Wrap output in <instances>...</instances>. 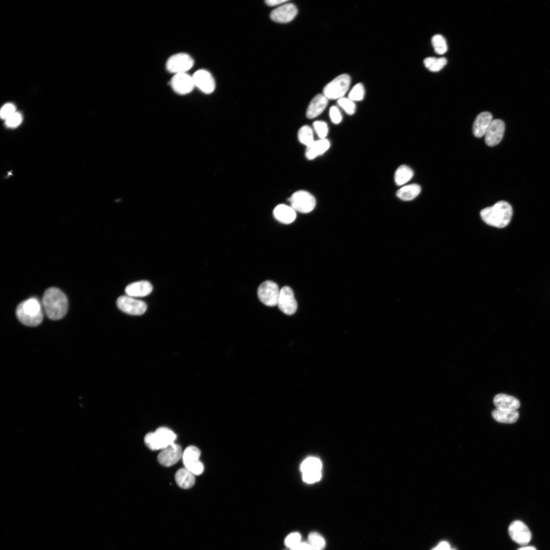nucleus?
<instances>
[{"mask_svg":"<svg viewBox=\"0 0 550 550\" xmlns=\"http://www.w3.org/2000/svg\"><path fill=\"white\" fill-rule=\"evenodd\" d=\"M42 305L46 316L52 320L62 318L68 310V299L65 293L56 287L47 289L44 292Z\"/></svg>","mask_w":550,"mask_h":550,"instance_id":"nucleus-1","label":"nucleus"},{"mask_svg":"<svg viewBox=\"0 0 550 550\" xmlns=\"http://www.w3.org/2000/svg\"><path fill=\"white\" fill-rule=\"evenodd\" d=\"M512 214L511 206L505 201H500L480 211L481 217L485 223L499 228L505 227L509 224Z\"/></svg>","mask_w":550,"mask_h":550,"instance_id":"nucleus-2","label":"nucleus"},{"mask_svg":"<svg viewBox=\"0 0 550 550\" xmlns=\"http://www.w3.org/2000/svg\"><path fill=\"white\" fill-rule=\"evenodd\" d=\"M42 303L35 297H31L20 302L16 310V315L22 324L36 326L42 322L43 311Z\"/></svg>","mask_w":550,"mask_h":550,"instance_id":"nucleus-3","label":"nucleus"},{"mask_svg":"<svg viewBox=\"0 0 550 550\" xmlns=\"http://www.w3.org/2000/svg\"><path fill=\"white\" fill-rule=\"evenodd\" d=\"M176 437V435L170 429L161 427L155 432L147 433L144 437V442L152 450H163L175 443Z\"/></svg>","mask_w":550,"mask_h":550,"instance_id":"nucleus-4","label":"nucleus"},{"mask_svg":"<svg viewBox=\"0 0 550 550\" xmlns=\"http://www.w3.org/2000/svg\"><path fill=\"white\" fill-rule=\"evenodd\" d=\"M351 79L347 74H342L335 78L323 89V94L328 99H339L343 98L349 89Z\"/></svg>","mask_w":550,"mask_h":550,"instance_id":"nucleus-5","label":"nucleus"},{"mask_svg":"<svg viewBox=\"0 0 550 550\" xmlns=\"http://www.w3.org/2000/svg\"><path fill=\"white\" fill-rule=\"evenodd\" d=\"M291 207L295 211L307 213L312 211L316 205V199L309 192L299 190L294 193L289 198Z\"/></svg>","mask_w":550,"mask_h":550,"instance_id":"nucleus-6","label":"nucleus"},{"mask_svg":"<svg viewBox=\"0 0 550 550\" xmlns=\"http://www.w3.org/2000/svg\"><path fill=\"white\" fill-rule=\"evenodd\" d=\"M194 61L186 53H178L171 56L167 60V70L174 74L187 73L192 68Z\"/></svg>","mask_w":550,"mask_h":550,"instance_id":"nucleus-7","label":"nucleus"},{"mask_svg":"<svg viewBox=\"0 0 550 550\" xmlns=\"http://www.w3.org/2000/svg\"><path fill=\"white\" fill-rule=\"evenodd\" d=\"M278 285L273 281L267 280L258 287L257 294L259 300L265 305L274 307L277 305L280 294Z\"/></svg>","mask_w":550,"mask_h":550,"instance_id":"nucleus-8","label":"nucleus"},{"mask_svg":"<svg viewBox=\"0 0 550 550\" xmlns=\"http://www.w3.org/2000/svg\"><path fill=\"white\" fill-rule=\"evenodd\" d=\"M200 455V450L194 446L187 447L182 454V458L184 468L195 475H200L204 471V465L199 460Z\"/></svg>","mask_w":550,"mask_h":550,"instance_id":"nucleus-9","label":"nucleus"},{"mask_svg":"<svg viewBox=\"0 0 550 550\" xmlns=\"http://www.w3.org/2000/svg\"><path fill=\"white\" fill-rule=\"evenodd\" d=\"M118 308L123 312L132 315H141L146 311V304L141 300L128 295H122L116 301Z\"/></svg>","mask_w":550,"mask_h":550,"instance_id":"nucleus-10","label":"nucleus"},{"mask_svg":"<svg viewBox=\"0 0 550 550\" xmlns=\"http://www.w3.org/2000/svg\"><path fill=\"white\" fill-rule=\"evenodd\" d=\"M277 306L285 314L291 315L295 313L297 305L290 287L284 286L280 289Z\"/></svg>","mask_w":550,"mask_h":550,"instance_id":"nucleus-11","label":"nucleus"},{"mask_svg":"<svg viewBox=\"0 0 550 550\" xmlns=\"http://www.w3.org/2000/svg\"><path fill=\"white\" fill-rule=\"evenodd\" d=\"M508 532L511 539L520 545L527 544L532 538L529 528L520 520H515L511 522L509 526Z\"/></svg>","mask_w":550,"mask_h":550,"instance_id":"nucleus-12","label":"nucleus"},{"mask_svg":"<svg viewBox=\"0 0 550 550\" xmlns=\"http://www.w3.org/2000/svg\"><path fill=\"white\" fill-rule=\"evenodd\" d=\"M182 454L180 446L174 443L162 450L158 455L157 460L163 466H171L180 459Z\"/></svg>","mask_w":550,"mask_h":550,"instance_id":"nucleus-13","label":"nucleus"},{"mask_svg":"<svg viewBox=\"0 0 550 550\" xmlns=\"http://www.w3.org/2000/svg\"><path fill=\"white\" fill-rule=\"evenodd\" d=\"M170 84L174 92L180 95L187 94L195 87L193 76L187 73L174 74Z\"/></svg>","mask_w":550,"mask_h":550,"instance_id":"nucleus-14","label":"nucleus"},{"mask_svg":"<svg viewBox=\"0 0 550 550\" xmlns=\"http://www.w3.org/2000/svg\"><path fill=\"white\" fill-rule=\"evenodd\" d=\"M505 129V123L501 119H493L485 134V142L490 147L494 146L501 141Z\"/></svg>","mask_w":550,"mask_h":550,"instance_id":"nucleus-15","label":"nucleus"},{"mask_svg":"<svg viewBox=\"0 0 550 550\" xmlns=\"http://www.w3.org/2000/svg\"><path fill=\"white\" fill-rule=\"evenodd\" d=\"M297 13L296 7L293 4L286 3L272 10L270 17L277 22L287 23L292 20Z\"/></svg>","mask_w":550,"mask_h":550,"instance_id":"nucleus-16","label":"nucleus"},{"mask_svg":"<svg viewBox=\"0 0 550 550\" xmlns=\"http://www.w3.org/2000/svg\"><path fill=\"white\" fill-rule=\"evenodd\" d=\"M192 76L195 86L202 92L210 94L214 90L215 87L214 79L208 71L204 69L197 70Z\"/></svg>","mask_w":550,"mask_h":550,"instance_id":"nucleus-17","label":"nucleus"},{"mask_svg":"<svg viewBox=\"0 0 550 550\" xmlns=\"http://www.w3.org/2000/svg\"><path fill=\"white\" fill-rule=\"evenodd\" d=\"M153 287L147 281H140L132 283L127 286L125 292L127 295L133 297H144L150 294Z\"/></svg>","mask_w":550,"mask_h":550,"instance_id":"nucleus-18","label":"nucleus"},{"mask_svg":"<svg viewBox=\"0 0 550 550\" xmlns=\"http://www.w3.org/2000/svg\"><path fill=\"white\" fill-rule=\"evenodd\" d=\"M492 120V116L489 112H483L478 114L473 126V132L474 135L477 138H481L485 135Z\"/></svg>","mask_w":550,"mask_h":550,"instance_id":"nucleus-19","label":"nucleus"},{"mask_svg":"<svg viewBox=\"0 0 550 550\" xmlns=\"http://www.w3.org/2000/svg\"><path fill=\"white\" fill-rule=\"evenodd\" d=\"M328 100L323 94L316 95L307 108V117L309 119H313L321 114L326 107Z\"/></svg>","mask_w":550,"mask_h":550,"instance_id":"nucleus-20","label":"nucleus"},{"mask_svg":"<svg viewBox=\"0 0 550 550\" xmlns=\"http://www.w3.org/2000/svg\"><path fill=\"white\" fill-rule=\"evenodd\" d=\"M493 403L497 409L506 410H516L520 402L516 398L505 394H499L493 398Z\"/></svg>","mask_w":550,"mask_h":550,"instance_id":"nucleus-21","label":"nucleus"},{"mask_svg":"<svg viewBox=\"0 0 550 550\" xmlns=\"http://www.w3.org/2000/svg\"><path fill=\"white\" fill-rule=\"evenodd\" d=\"M274 218L280 223L288 224L296 218V211L291 207L285 204L277 205L273 211Z\"/></svg>","mask_w":550,"mask_h":550,"instance_id":"nucleus-22","label":"nucleus"},{"mask_svg":"<svg viewBox=\"0 0 550 550\" xmlns=\"http://www.w3.org/2000/svg\"><path fill=\"white\" fill-rule=\"evenodd\" d=\"M329 147L330 142L326 139L315 141L312 145L307 147L306 157L309 160L313 159L324 153Z\"/></svg>","mask_w":550,"mask_h":550,"instance_id":"nucleus-23","label":"nucleus"},{"mask_svg":"<svg viewBox=\"0 0 550 550\" xmlns=\"http://www.w3.org/2000/svg\"><path fill=\"white\" fill-rule=\"evenodd\" d=\"M195 475L186 468L179 469L175 474V479L177 485L183 489L191 488L195 483Z\"/></svg>","mask_w":550,"mask_h":550,"instance_id":"nucleus-24","label":"nucleus"},{"mask_svg":"<svg viewBox=\"0 0 550 550\" xmlns=\"http://www.w3.org/2000/svg\"><path fill=\"white\" fill-rule=\"evenodd\" d=\"M421 190V188L419 184L413 183L400 188L397 191L396 196L402 200L410 201L416 198Z\"/></svg>","mask_w":550,"mask_h":550,"instance_id":"nucleus-25","label":"nucleus"},{"mask_svg":"<svg viewBox=\"0 0 550 550\" xmlns=\"http://www.w3.org/2000/svg\"><path fill=\"white\" fill-rule=\"evenodd\" d=\"M493 418L497 422L503 423H513L515 422L519 414L516 410H501L496 408L492 412Z\"/></svg>","mask_w":550,"mask_h":550,"instance_id":"nucleus-26","label":"nucleus"},{"mask_svg":"<svg viewBox=\"0 0 550 550\" xmlns=\"http://www.w3.org/2000/svg\"><path fill=\"white\" fill-rule=\"evenodd\" d=\"M412 169L406 165L399 166L395 173L394 180L396 184L400 186L408 182L413 177Z\"/></svg>","mask_w":550,"mask_h":550,"instance_id":"nucleus-27","label":"nucleus"},{"mask_svg":"<svg viewBox=\"0 0 550 550\" xmlns=\"http://www.w3.org/2000/svg\"><path fill=\"white\" fill-rule=\"evenodd\" d=\"M298 139L300 143L308 147L315 142L313 129L308 125L301 126L298 131Z\"/></svg>","mask_w":550,"mask_h":550,"instance_id":"nucleus-28","label":"nucleus"},{"mask_svg":"<svg viewBox=\"0 0 550 550\" xmlns=\"http://www.w3.org/2000/svg\"><path fill=\"white\" fill-rule=\"evenodd\" d=\"M447 62V60L444 57H427L424 60L425 67L432 72L441 70L446 65Z\"/></svg>","mask_w":550,"mask_h":550,"instance_id":"nucleus-29","label":"nucleus"},{"mask_svg":"<svg viewBox=\"0 0 550 550\" xmlns=\"http://www.w3.org/2000/svg\"><path fill=\"white\" fill-rule=\"evenodd\" d=\"M322 463L319 459L310 457L306 459L300 465V470L302 473L309 472L321 471Z\"/></svg>","mask_w":550,"mask_h":550,"instance_id":"nucleus-30","label":"nucleus"},{"mask_svg":"<svg viewBox=\"0 0 550 550\" xmlns=\"http://www.w3.org/2000/svg\"><path fill=\"white\" fill-rule=\"evenodd\" d=\"M308 543L311 547L316 550H322L325 546V541L323 537L317 532H311L309 534Z\"/></svg>","mask_w":550,"mask_h":550,"instance_id":"nucleus-31","label":"nucleus"},{"mask_svg":"<svg viewBox=\"0 0 550 550\" xmlns=\"http://www.w3.org/2000/svg\"><path fill=\"white\" fill-rule=\"evenodd\" d=\"M431 42L436 53L439 54L445 53L447 49V44L445 38L441 35H434L431 39Z\"/></svg>","mask_w":550,"mask_h":550,"instance_id":"nucleus-32","label":"nucleus"},{"mask_svg":"<svg viewBox=\"0 0 550 550\" xmlns=\"http://www.w3.org/2000/svg\"><path fill=\"white\" fill-rule=\"evenodd\" d=\"M364 87L361 83H358L351 89L348 94V98L353 101H361L364 99Z\"/></svg>","mask_w":550,"mask_h":550,"instance_id":"nucleus-33","label":"nucleus"},{"mask_svg":"<svg viewBox=\"0 0 550 550\" xmlns=\"http://www.w3.org/2000/svg\"><path fill=\"white\" fill-rule=\"evenodd\" d=\"M301 542V535L298 532L289 534L285 539V544L291 550L294 549Z\"/></svg>","mask_w":550,"mask_h":550,"instance_id":"nucleus-34","label":"nucleus"},{"mask_svg":"<svg viewBox=\"0 0 550 550\" xmlns=\"http://www.w3.org/2000/svg\"><path fill=\"white\" fill-rule=\"evenodd\" d=\"M338 104L348 115H353L356 110L354 101L348 98L343 97L338 100Z\"/></svg>","mask_w":550,"mask_h":550,"instance_id":"nucleus-35","label":"nucleus"},{"mask_svg":"<svg viewBox=\"0 0 550 550\" xmlns=\"http://www.w3.org/2000/svg\"><path fill=\"white\" fill-rule=\"evenodd\" d=\"M313 128L320 138V139H326L327 135L328 128L327 124L322 121H316L313 124Z\"/></svg>","mask_w":550,"mask_h":550,"instance_id":"nucleus-36","label":"nucleus"},{"mask_svg":"<svg viewBox=\"0 0 550 550\" xmlns=\"http://www.w3.org/2000/svg\"><path fill=\"white\" fill-rule=\"evenodd\" d=\"M22 121V116L20 113L16 112L6 120V125L9 127H16L19 126Z\"/></svg>","mask_w":550,"mask_h":550,"instance_id":"nucleus-37","label":"nucleus"},{"mask_svg":"<svg viewBox=\"0 0 550 550\" xmlns=\"http://www.w3.org/2000/svg\"><path fill=\"white\" fill-rule=\"evenodd\" d=\"M321 477V471L309 472L302 473L303 480L308 483H313L320 480Z\"/></svg>","mask_w":550,"mask_h":550,"instance_id":"nucleus-38","label":"nucleus"},{"mask_svg":"<svg viewBox=\"0 0 550 550\" xmlns=\"http://www.w3.org/2000/svg\"><path fill=\"white\" fill-rule=\"evenodd\" d=\"M16 112V107L12 103H7L3 105L0 112L2 119L5 120Z\"/></svg>","mask_w":550,"mask_h":550,"instance_id":"nucleus-39","label":"nucleus"},{"mask_svg":"<svg viewBox=\"0 0 550 550\" xmlns=\"http://www.w3.org/2000/svg\"><path fill=\"white\" fill-rule=\"evenodd\" d=\"M329 115L332 121L335 124H339L342 121V115L336 106H332L329 111Z\"/></svg>","mask_w":550,"mask_h":550,"instance_id":"nucleus-40","label":"nucleus"},{"mask_svg":"<svg viewBox=\"0 0 550 550\" xmlns=\"http://www.w3.org/2000/svg\"><path fill=\"white\" fill-rule=\"evenodd\" d=\"M450 544L445 541H442L431 550H451Z\"/></svg>","mask_w":550,"mask_h":550,"instance_id":"nucleus-41","label":"nucleus"},{"mask_svg":"<svg viewBox=\"0 0 550 550\" xmlns=\"http://www.w3.org/2000/svg\"><path fill=\"white\" fill-rule=\"evenodd\" d=\"M288 2V0H267L265 1L266 4L269 6H276L280 5H282Z\"/></svg>","mask_w":550,"mask_h":550,"instance_id":"nucleus-42","label":"nucleus"},{"mask_svg":"<svg viewBox=\"0 0 550 550\" xmlns=\"http://www.w3.org/2000/svg\"><path fill=\"white\" fill-rule=\"evenodd\" d=\"M293 550H313V548L308 543L301 542Z\"/></svg>","mask_w":550,"mask_h":550,"instance_id":"nucleus-43","label":"nucleus"},{"mask_svg":"<svg viewBox=\"0 0 550 550\" xmlns=\"http://www.w3.org/2000/svg\"><path fill=\"white\" fill-rule=\"evenodd\" d=\"M517 550H537L536 548L533 546H525L521 547Z\"/></svg>","mask_w":550,"mask_h":550,"instance_id":"nucleus-44","label":"nucleus"},{"mask_svg":"<svg viewBox=\"0 0 550 550\" xmlns=\"http://www.w3.org/2000/svg\"><path fill=\"white\" fill-rule=\"evenodd\" d=\"M451 550H455V549H451Z\"/></svg>","mask_w":550,"mask_h":550,"instance_id":"nucleus-45","label":"nucleus"},{"mask_svg":"<svg viewBox=\"0 0 550 550\" xmlns=\"http://www.w3.org/2000/svg\"><path fill=\"white\" fill-rule=\"evenodd\" d=\"M313 550H316V549H313Z\"/></svg>","mask_w":550,"mask_h":550,"instance_id":"nucleus-46","label":"nucleus"}]
</instances>
